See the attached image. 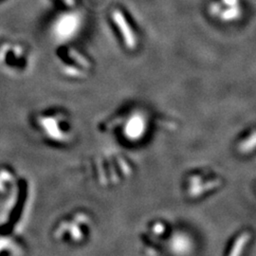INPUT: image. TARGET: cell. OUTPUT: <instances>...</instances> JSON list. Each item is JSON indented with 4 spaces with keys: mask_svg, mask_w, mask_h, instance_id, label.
I'll list each match as a JSON object with an SVG mask.
<instances>
[{
    "mask_svg": "<svg viewBox=\"0 0 256 256\" xmlns=\"http://www.w3.org/2000/svg\"><path fill=\"white\" fill-rule=\"evenodd\" d=\"M64 2V4L66 6H70V7H74L75 5V0H63Z\"/></svg>",
    "mask_w": 256,
    "mask_h": 256,
    "instance_id": "obj_10",
    "label": "cell"
},
{
    "mask_svg": "<svg viewBox=\"0 0 256 256\" xmlns=\"http://www.w3.org/2000/svg\"><path fill=\"white\" fill-rule=\"evenodd\" d=\"M32 124L43 140L55 147L68 144L72 138V126L66 111L58 106L37 110Z\"/></svg>",
    "mask_w": 256,
    "mask_h": 256,
    "instance_id": "obj_1",
    "label": "cell"
},
{
    "mask_svg": "<svg viewBox=\"0 0 256 256\" xmlns=\"http://www.w3.org/2000/svg\"><path fill=\"white\" fill-rule=\"evenodd\" d=\"M226 5H228L230 7L232 6H236L238 5V0H222Z\"/></svg>",
    "mask_w": 256,
    "mask_h": 256,
    "instance_id": "obj_9",
    "label": "cell"
},
{
    "mask_svg": "<svg viewBox=\"0 0 256 256\" xmlns=\"http://www.w3.org/2000/svg\"><path fill=\"white\" fill-rule=\"evenodd\" d=\"M112 18L119 28L120 32L122 34L126 46L129 48H134L136 46V38L124 14L119 10H115L112 12Z\"/></svg>",
    "mask_w": 256,
    "mask_h": 256,
    "instance_id": "obj_5",
    "label": "cell"
},
{
    "mask_svg": "<svg viewBox=\"0 0 256 256\" xmlns=\"http://www.w3.org/2000/svg\"><path fill=\"white\" fill-rule=\"evenodd\" d=\"M68 56H70L74 61H75L77 64H79V66H81L84 68H86V70H88V68H90V63L81 54H79L76 50H74L72 48H68Z\"/></svg>",
    "mask_w": 256,
    "mask_h": 256,
    "instance_id": "obj_7",
    "label": "cell"
},
{
    "mask_svg": "<svg viewBox=\"0 0 256 256\" xmlns=\"http://www.w3.org/2000/svg\"><path fill=\"white\" fill-rule=\"evenodd\" d=\"M239 16H240V9H239V7L236 5V6L230 7V9L225 10L222 14L221 18L224 19V20H232V19L238 18Z\"/></svg>",
    "mask_w": 256,
    "mask_h": 256,
    "instance_id": "obj_8",
    "label": "cell"
},
{
    "mask_svg": "<svg viewBox=\"0 0 256 256\" xmlns=\"http://www.w3.org/2000/svg\"><path fill=\"white\" fill-rule=\"evenodd\" d=\"M86 218L81 214L66 216L57 220L52 227V236L54 241L63 244H75L81 242L84 234H82V224Z\"/></svg>",
    "mask_w": 256,
    "mask_h": 256,
    "instance_id": "obj_3",
    "label": "cell"
},
{
    "mask_svg": "<svg viewBox=\"0 0 256 256\" xmlns=\"http://www.w3.org/2000/svg\"><path fill=\"white\" fill-rule=\"evenodd\" d=\"M20 254H22V250L12 236L0 234V256H16Z\"/></svg>",
    "mask_w": 256,
    "mask_h": 256,
    "instance_id": "obj_6",
    "label": "cell"
},
{
    "mask_svg": "<svg viewBox=\"0 0 256 256\" xmlns=\"http://www.w3.org/2000/svg\"><path fill=\"white\" fill-rule=\"evenodd\" d=\"M30 186L23 178H19L18 186L9 196L10 203L4 220L0 223V234L12 236L23 220L27 209Z\"/></svg>",
    "mask_w": 256,
    "mask_h": 256,
    "instance_id": "obj_2",
    "label": "cell"
},
{
    "mask_svg": "<svg viewBox=\"0 0 256 256\" xmlns=\"http://www.w3.org/2000/svg\"><path fill=\"white\" fill-rule=\"evenodd\" d=\"M16 169L8 164H0V198H9L19 182Z\"/></svg>",
    "mask_w": 256,
    "mask_h": 256,
    "instance_id": "obj_4",
    "label": "cell"
}]
</instances>
